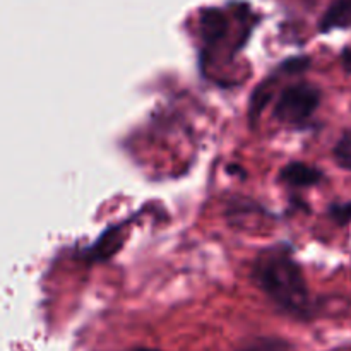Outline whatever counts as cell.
I'll return each instance as SVG.
<instances>
[{
	"label": "cell",
	"mask_w": 351,
	"mask_h": 351,
	"mask_svg": "<svg viewBox=\"0 0 351 351\" xmlns=\"http://www.w3.org/2000/svg\"><path fill=\"white\" fill-rule=\"evenodd\" d=\"M261 290L288 314L307 317L311 297L302 267L287 249H269L259 254L252 267Z\"/></svg>",
	"instance_id": "cell-1"
},
{
	"label": "cell",
	"mask_w": 351,
	"mask_h": 351,
	"mask_svg": "<svg viewBox=\"0 0 351 351\" xmlns=\"http://www.w3.org/2000/svg\"><path fill=\"white\" fill-rule=\"evenodd\" d=\"M321 103V91L308 82L288 86L278 98L274 106V119L281 123L300 125L307 122Z\"/></svg>",
	"instance_id": "cell-2"
},
{
	"label": "cell",
	"mask_w": 351,
	"mask_h": 351,
	"mask_svg": "<svg viewBox=\"0 0 351 351\" xmlns=\"http://www.w3.org/2000/svg\"><path fill=\"white\" fill-rule=\"evenodd\" d=\"M280 177L281 180L287 182L288 185H293V187H311V185H317L322 180V171L315 167H311V165L302 163V161H291L281 170Z\"/></svg>",
	"instance_id": "cell-3"
},
{
	"label": "cell",
	"mask_w": 351,
	"mask_h": 351,
	"mask_svg": "<svg viewBox=\"0 0 351 351\" xmlns=\"http://www.w3.org/2000/svg\"><path fill=\"white\" fill-rule=\"evenodd\" d=\"M226 31V19L219 10L209 9L202 14V34L204 40L213 43L221 38Z\"/></svg>",
	"instance_id": "cell-4"
},
{
	"label": "cell",
	"mask_w": 351,
	"mask_h": 351,
	"mask_svg": "<svg viewBox=\"0 0 351 351\" xmlns=\"http://www.w3.org/2000/svg\"><path fill=\"white\" fill-rule=\"evenodd\" d=\"M351 23V0H338L332 3L331 9L326 12L324 21H322V29H329L335 26H343V24Z\"/></svg>",
	"instance_id": "cell-5"
},
{
	"label": "cell",
	"mask_w": 351,
	"mask_h": 351,
	"mask_svg": "<svg viewBox=\"0 0 351 351\" xmlns=\"http://www.w3.org/2000/svg\"><path fill=\"white\" fill-rule=\"evenodd\" d=\"M120 239L119 232L117 230H106V233H103L101 239L96 242V245L91 249V259H108L112 257L117 250L120 249Z\"/></svg>",
	"instance_id": "cell-6"
},
{
	"label": "cell",
	"mask_w": 351,
	"mask_h": 351,
	"mask_svg": "<svg viewBox=\"0 0 351 351\" xmlns=\"http://www.w3.org/2000/svg\"><path fill=\"white\" fill-rule=\"evenodd\" d=\"M240 351H295L290 343L278 338H257L247 343Z\"/></svg>",
	"instance_id": "cell-7"
},
{
	"label": "cell",
	"mask_w": 351,
	"mask_h": 351,
	"mask_svg": "<svg viewBox=\"0 0 351 351\" xmlns=\"http://www.w3.org/2000/svg\"><path fill=\"white\" fill-rule=\"evenodd\" d=\"M335 156L339 167L351 171V136H345L336 144Z\"/></svg>",
	"instance_id": "cell-8"
},
{
	"label": "cell",
	"mask_w": 351,
	"mask_h": 351,
	"mask_svg": "<svg viewBox=\"0 0 351 351\" xmlns=\"http://www.w3.org/2000/svg\"><path fill=\"white\" fill-rule=\"evenodd\" d=\"M331 216L339 223L351 221V204H336L331 208Z\"/></svg>",
	"instance_id": "cell-9"
},
{
	"label": "cell",
	"mask_w": 351,
	"mask_h": 351,
	"mask_svg": "<svg viewBox=\"0 0 351 351\" xmlns=\"http://www.w3.org/2000/svg\"><path fill=\"white\" fill-rule=\"evenodd\" d=\"M134 351H160V350H153V348H137Z\"/></svg>",
	"instance_id": "cell-10"
}]
</instances>
